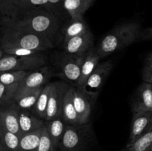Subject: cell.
I'll return each mask as SVG.
<instances>
[{"instance_id": "6da1fadb", "label": "cell", "mask_w": 152, "mask_h": 151, "mask_svg": "<svg viewBox=\"0 0 152 151\" xmlns=\"http://www.w3.org/2000/svg\"><path fill=\"white\" fill-rule=\"evenodd\" d=\"M1 22L18 29L47 36L52 41L60 28L58 16L45 8L35 9L13 19L3 16Z\"/></svg>"}, {"instance_id": "7a4b0ae2", "label": "cell", "mask_w": 152, "mask_h": 151, "mask_svg": "<svg viewBox=\"0 0 152 151\" xmlns=\"http://www.w3.org/2000/svg\"><path fill=\"white\" fill-rule=\"evenodd\" d=\"M1 22L2 25L0 34L1 47H19L38 52L53 48V42L48 37L18 29Z\"/></svg>"}, {"instance_id": "3957f363", "label": "cell", "mask_w": 152, "mask_h": 151, "mask_svg": "<svg viewBox=\"0 0 152 151\" xmlns=\"http://www.w3.org/2000/svg\"><path fill=\"white\" fill-rule=\"evenodd\" d=\"M141 30L140 25L136 22H127L115 27L102 38L96 48V53L102 59L130 45L137 41Z\"/></svg>"}, {"instance_id": "277c9868", "label": "cell", "mask_w": 152, "mask_h": 151, "mask_svg": "<svg viewBox=\"0 0 152 151\" xmlns=\"http://www.w3.org/2000/svg\"><path fill=\"white\" fill-rule=\"evenodd\" d=\"M46 64L47 59L42 52L28 56L7 54L0 59V73L18 70L31 71L45 66Z\"/></svg>"}, {"instance_id": "5b68a950", "label": "cell", "mask_w": 152, "mask_h": 151, "mask_svg": "<svg viewBox=\"0 0 152 151\" xmlns=\"http://www.w3.org/2000/svg\"><path fill=\"white\" fill-rule=\"evenodd\" d=\"M88 124L65 126L58 151H82L88 141Z\"/></svg>"}, {"instance_id": "8992f818", "label": "cell", "mask_w": 152, "mask_h": 151, "mask_svg": "<svg viewBox=\"0 0 152 151\" xmlns=\"http://www.w3.org/2000/svg\"><path fill=\"white\" fill-rule=\"evenodd\" d=\"M39 8L50 10L48 0H0V13L12 19Z\"/></svg>"}, {"instance_id": "52a82bcc", "label": "cell", "mask_w": 152, "mask_h": 151, "mask_svg": "<svg viewBox=\"0 0 152 151\" xmlns=\"http://www.w3.org/2000/svg\"><path fill=\"white\" fill-rule=\"evenodd\" d=\"M84 57L85 55L77 56L66 53L59 56L56 64L59 70L58 76L65 80L68 83L73 84L72 86L77 87L81 74Z\"/></svg>"}, {"instance_id": "ba28073f", "label": "cell", "mask_w": 152, "mask_h": 151, "mask_svg": "<svg viewBox=\"0 0 152 151\" xmlns=\"http://www.w3.org/2000/svg\"><path fill=\"white\" fill-rule=\"evenodd\" d=\"M112 68L113 64L111 61L99 63L81 87L91 101H94L96 99L102 84L111 73Z\"/></svg>"}, {"instance_id": "9c48e42d", "label": "cell", "mask_w": 152, "mask_h": 151, "mask_svg": "<svg viewBox=\"0 0 152 151\" xmlns=\"http://www.w3.org/2000/svg\"><path fill=\"white\" fill-rule=\"evenodd\" d=\"M53 76V69L46 65L38 69L28 71L27 75L19 84L14 99L26 92L45 86L48 83V81Z\"/></svg>"}, {"instance_id": "30bf717a", "label": "cell", "mask_w": 152, "mask_h": 151, "mask_svg": "<svg viewBox=\"0 0 152 151\" xmlns=\"http://www.w3.org/2000/svg\"><path fill=\"white\" fill-rule=\"evenodd\" d=\"M70 87L71 85L65 81L51 82V90L48 105L46 121H50L62 115L64 98Z\"/></svg>"}, {"instance_id": "8fae6325", "label": "cell", "mask_w": 152, "mask_h": 151, "mask_svg": "<svg viewBox=\"0 0 152 151\" xmlns=\"http://www.w3.org/2000/svg\"><path fill=\"white\" fill-rule=\"evenodd\" d=\"M152 130V111L140 110L133 113L130 136L128 144Z\"/></svg>"}, {"instance_id": "7c38bea8", "label": "cell", "mask_w": 152, "mask_h": 151, "mask_svg": "<svg viewBox=\"0 0 152 151\" xmlns=\"http://www.w3.org/2000/svg\"><path fill=\"white\" fill-rule=\"evenodd\" d=\"M63 47L65 53L68 54L84 56L94 47L93 34L88 30L86 33L73 37L63 41Z\"/></svg>"}, {"instance_id": "4fadbf2b", "label": "cell", "mask_w": 152, "mask_h": 151, "mask_svg": "<svg viewBox=\"0 0 152 151\" xmlns=\"http://www.w3.org/2000/svg\"><path fill=\"white\" fill-rule=\"evenodd\" d=\"M0 125L22 137L19 124L18 107L15 102L0 106Z\"/></svg>"}, {"instance_id": "5bb4252c", "label": "cell", "mask_w": 152, "mask_h": 151, "mask_svg": "<svg viewBox=\"0 0 152 151\" xmlns=\"http://www.w3.org/2000/svg\"><path fill=\"white\" fill-rule=\"evenodd\" d=\"M73 100L76 111L80 118V124H88L91 113V99L83 91L81 87H74Z\"/></svg>"}, {"instance_id": "9a60e30c", "label": "cell", "mask_w": 152, "mask_h": 151, "mask_svg": "<svg viewBox=\"0 0 152 151\" xmlns=\"http://www.w3.org/2000/svg\"><path fill=\"white\" fill-rule=\"evenodd\" d=\"M132 113L140 110L152 111V84L142 82L136 92L132 105Z\"/></svg>"}, {"instance_id": "2e32d148", "label": "cell", "mask_w": 152, "mask_h": 151, "mask_svg": "<svg viewBox=\"0 0 152 151\" xmlns=\"http://www.w3.org/2000/svg\"><path fill=\"white\" fill-rule=\"evenodd\" d=\"M18 115L22 136L42 128L45 124L43 119L37 117L31 111L27 110L18 107Z\"/></svg>"}, {"instance_id": "e0dca14e", "label": "cell", "mask_w": 152, "mask_h": 151, "mask_svg": "<svg viewBox=\"0 0 152 151\" xmlns=\"http://www.w3.org/2000/svg\"><path fill=\"white\" fill-rule=\"evenodd\" d=\"M100 59V56L96 53L95 47L89 50L85 55L84 60H83L81 68V74H80V79H79L77 85V87H83L86 80L88 78L91 74L93 73L95 68H96Z\"/></svg>"}, {"instance_id": "ac0fdd59", "label": "cell", "mask_w": 152, "mask_h": 151, "mask_svg": "<svg viewBox=\"0 0 152 151\" xmlns=\"http://www.w3.org/2000/svg\"><path fill=\"white\" fill-rule=\"evenodd\" d=\"M74 90V86H71L67 90L64 98L62 113L64 121L67 124L78 125L80 124V118L74 105V100H73Z\"/></svg>"}, {"instance_id": "d6986e66", "label": "cell", "mask_w": 152, "mask_h": 151, "mask_svg": "<svg viewBox=\"0 0 152 151\" xmlns=\"http://www.w3.org/2000/svg\"><path fill=\"white\" fill-rule=\"evenodd\" d=\"M46 121L47 122H45V124L50 139L53 142V146L58 151L59 144H60L64 132H65L66 123L64 121L62 114L50 121Z\"/></svg>"}, {"instance_id": "ffe728a7", "label": "cell", "mask_w": 152, "mask_h": 151, "mask_svg": "<svg viewBox=\"0 0 152 151\" xmlns=\"http://www.w3.org/2000/svg\"><path fill=\"white\" fill-rule=\"evenodd\" d=\"M94 0H64L62 7L71 19L83 18V15L91 6Z\"/></svg>"}, {"instance_id": "44dd1931", "label": "cell", "mask_w": 152, "mask_h": 151, "mask_svg": "<svg viewBox=\"0 0 152 151\" xmlns=\"http://www.w3.org/2000/svg\"><path fill=\"white\" fill-rule=\"evenodd\" d=\"M88 30H90V29L83 18L71 19L69 23L62 30L63 41H67L73 37L86 33Z\"/></svg>"}, {"instance_id": "7402d4cb", "label": "cell", "mask_w": 152, "mask_h": 151, "mask_svg": "<svg viewBox=\"0 0 152 151\" xmlns=\"http://www.w3.org/2000/svg\"><path fill=\"white\" fill-rule=\"evenodd\" d=\"M50 90H51V82L48 83L47 84L45 85L42 91L40 93L39 96L31 111L34 115L41 119L45 120L46 118Z\"/></svg>"}, {"instance_id": "603a6c76", "label": "cell", "mask_w": 152, "mask_h": 151, "mask_svg": "<svg viewBox=\"0 0 152 151\" xmlns=\"http://www.w3.org/2000/svg\"><path fill=\"white\" fill-rule=\"evenodd\" d=\"M45 86L34 89L30 91L23 93L19 97L14 99L15 103L18 106V107L27 110H32L33 107L35 105L40 93L42 91Z\"/></svg>"}, {"instance_id": "cb8c5ba5", "label": "cell", "mask_w": 152, "mask_h": 151, "mask_svg": "<svg viewBox=\"0 0 152 151\" xmlns=\"http://www.w3.org/2000/svg\"><path fill=\"white\" fill-rule=\"evenodd\" d=\"M42 127L33 133L22 136L20 138V142L16 151H37Z\"/></svg>"}, {"instance_id": "d4e9b609", "label": "cell", "mask_w": 152, "mask_h": 151, "mask_svg": "<svg viewBox=\"0 0 152 151\" xmlns=\"http://www.w3.org/2000/svg\"><path fill=\"white\" fill-rule=\"evenodd\" d=\"M20 138L0 125V142L8 151H16L19 147Z\"/></svg>"}, {"instance_id": "484cf974", "label": "cell", "mask_w": 152, "mask_h": 151, "mask_svg": "<svg viewBox=\"0 0 152 151\" xmlns=\"http://www.w3.org/2000/svg\"><path fill=\"white\" fill-rule=\"evenodd\" d=\"M152 144V130L138 138L132 144H127L128 151H148Z\"/></svg>"}, {"instance_id": "4316f807", "label": "cell", "mask_w": 152, "mask_h": 151, "mask_svg": "<svg viewBox=\"0 0 152 151\" xmlns=\"http://www.w3.org/2000/svg\"><path fill=\"white\" fill-rule=\"evenodd\" d=\"M28 71H7L0 73V82L5 85H19Z\"/></svg>"}, {"instance_id": "83f0119b", "label": "cell", "mask_w": 152, "mask_h": 151, "mask_svg": "<svg viewBox=\"0 0 152 151\" xmlns=\"http://www.w3.org/2000/svg\"><path fill=\"white\" fill-rule=\"evenodd\" d=\"M18 87V85H5L0 82V106L14 102Z\"/></svg>"}, {"instance_id": "f1b7e54d", "label": "cell", "mask_w": 152, "mask_h": 151, "mask_svg": "<svg viewBox=\"0 0 152 151\" xmlns=\"http://www.w3.org/2000/svg\"><path fill=\"white\" fill-rule=\"evenodd\" d=\"M37 151H57V150L53 146L46 124H45L42 127V131L41 136H40Z\"/></svg>"}, {"instance_id": "f546056e", "label": "cell", "mask_w": 152, "mask_h": 151, "mask_svg": "<svg viewBox=\"0 0 152 151\" xmlns=\"http://www.w3.org/2000/svg\"><path fill=\"white\" fill-rule=\"evenodd\" d=\"M2 50L4 53H7V54L18 56H33V55L37 54V53H41V52L35 51V50H29V49L19 47H3Z\"/></svg>"}, {"instance_id": "4dcf8cb0", "label": "cell", "mask_w": 152, "mask_h": 151, "mask_svg": "<svg viewBox=\"0 0 152 151\" xmlns=\"http://www.w3.org/2000/svg\"><path fill=\"white\" fill-rule=\"evenodd\" d=\"M142 78L144 82L152 84V64L145 63L142 69Z\"/></svg>"}, {"instance_id": "1f68e13d", "label": "cell", "mask_w": 152, "mask_h": 151, "mask_svg": "<svg viewBox=\"0 0 152 151\" xmlns=\"http://www.w3.org/2000/svg\"><path fill=\"white\" fill-rule=\"evenodd\" d=\"M137 41H152V27L141 30Z\"/></svg>"}, {"instance_id": "d6a6232c", "label": "cell", "mask_w": 152, "mask_h": 151, "mask_svg": "<svg viewBox=\"0 0 152 151\" xmlns=\"http://www.w3.org/2000/svg\"><path fill=\"white\" fill-rule=\"evenodd\" d=\"M63 1L64 0H48L49 10H50V11H53V9H54L55 7H58V6L62 5Z\"/></svg>"}, {"instance_id": "836d02e7", "label": "cell", "mask_w": 152, "mask_h": 151, "mask_svg": "<svg viewBox=\"0 0 152 151\" xmlns=\"http://www.w3.org/2000/svg\"><path fill=\"white\" fill-rule=\"evenodd\" d=\"M145 63L147 64H152V53L148 54V56H147L146 61H145Z\"/></svg>"}, {"instance_id": "e575fe53", "label": "cell", "mask_w": 152, "mask_h": 151, "mask_svg": "<svg viewBox=\"0 0 152 151\" xmlns=\"http://www.w3.org/2000/svg\"><path fill=\"white\" fill-rule=\"evenodd\" d=\"M0 151H8L1 142H0Z\"/></svg>"}, {"instance_id": "d590c367", "label": "cell", "mask_w": 152, "mask_h": 151, "mask_svg": "<svg viewBox=\"0 0 152 151\" xmlns=\"http://www.w3.org/2000/svg\"><path fill=\"white\" fill-rule=\"evenodd\" d=\"M3 53H4V51H3V50H0V59H1V57L3 56Z\"/></svg>"}, {"instance_id": "8d00e7d4", "label": "cell", "mask_w": 152, "mask_h": 151, "mask_svg": "<svg viewBox=\"0 0 152 151\" xmlns=\"http://www.w3.org/2000/svg\"><path fill=\"white\" fill-rule=\"evenodd\" d=\"M120 151H128V150H127V149H126H126L121 150H120Z\"/></svg>"}, {"instance_id": "74e56055", "label": "cell", "mask_w": 152, "mask_h": 151, "mask_svg": "<svg viewBox=\"0 0 152 151\" xmlns=\"http://www.w3.org/2000/svg\"><path fill=\"white\" fill-rule=\"evenodd\" d=\"M149 150H150V151H152V144H151V148H150V149H149Z\"/></svg>"}, {"instance_id": "f35d334b", "label": "cell", "mask_w": 152, "mask_h": 151, "mask_svg": "<svg viewBox=\"0 0 152 151\" xmlns=\"http://www.w3.org/2000/svg\"><path fill=\"white\" fill-rule=\"evenodd\" d=\"M148 151H150V150H148Z\"/></svg>"}]
</instances>
